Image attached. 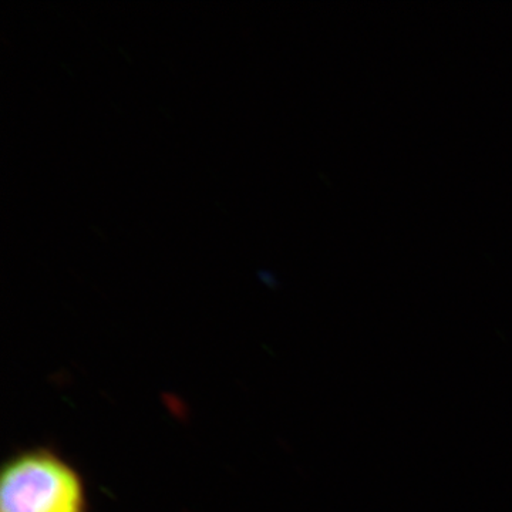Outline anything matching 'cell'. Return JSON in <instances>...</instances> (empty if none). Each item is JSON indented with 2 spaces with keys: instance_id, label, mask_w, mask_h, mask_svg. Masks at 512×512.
<instances>
[{
  "instance_id": "1",
  "label": "cell",
  "mask_w": 512,
  "mask_h": 512,
  "mask_svg": "<svg viewBox=\"0 0 512 512\" xmlns=\"http://www.w3.org/2000/svg\"><path fill=\"white\" fill-rule=\"evenodd\" d=\"M0 512H87L82 477L53 451H23L3 467Z\"/></svg>"
}]
</instances>
